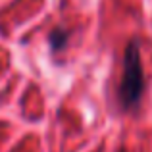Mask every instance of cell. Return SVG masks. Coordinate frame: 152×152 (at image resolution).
<instances>
[{
    "mask_svg": "<svg viewBox=\"0 0 152 152\" xmlns=\"http://www.w3.org/2000/svg\"><path fill=\"white\" fill-rule=\"evenodd\" d=\"M142 89H145V73H142L141 46L137 41H131L123 56V71L119 83V100L123 108L137 106L142 96Z\"/></svg>",
    "mask_w": 152,
    "mask_h": 152,
    "instance_id": "cell-1",
    "label": "cell"
}]
</instances>
